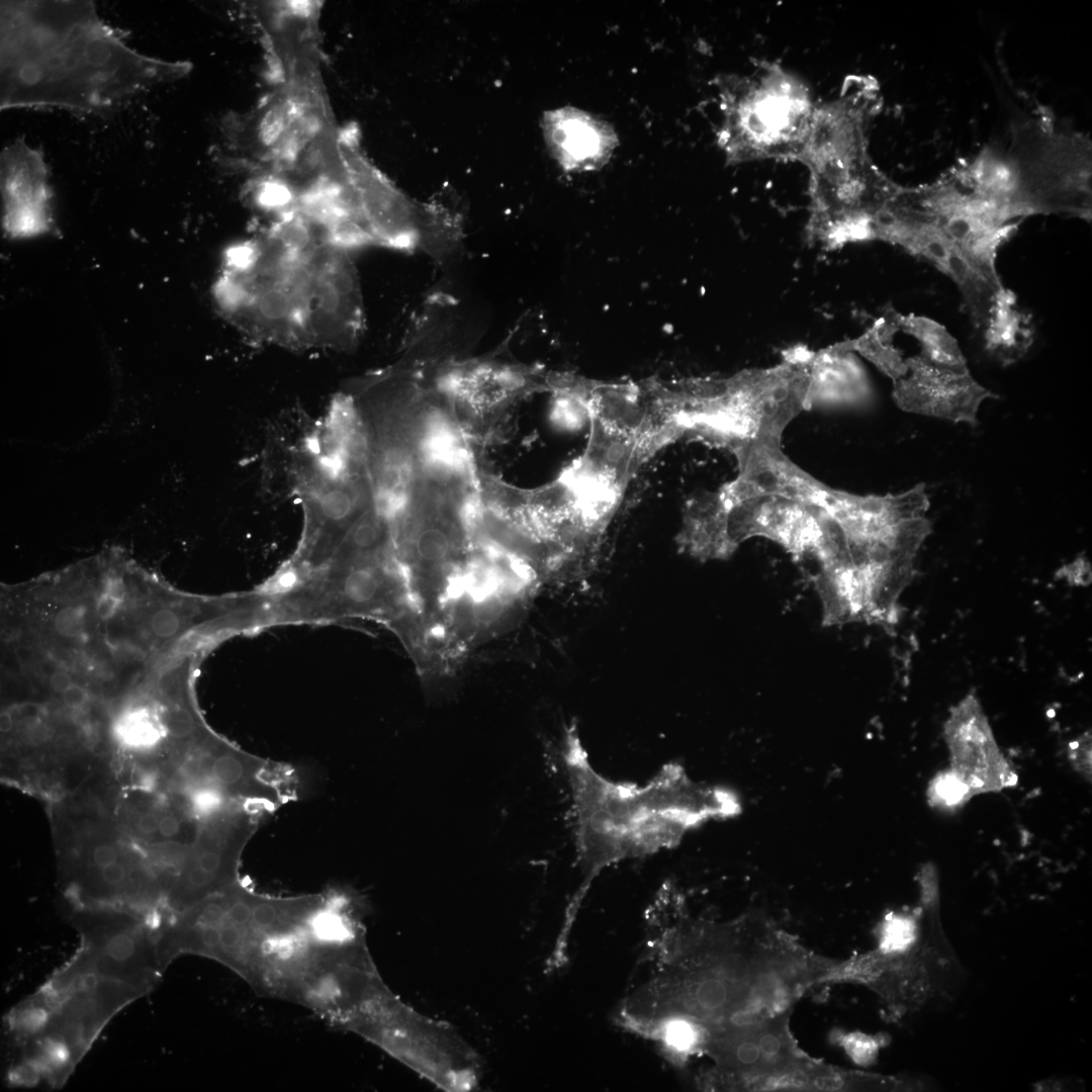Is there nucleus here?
I'll list each match as a JSON object with an SVG mask.
<instances>
[{
  "mask_svg": "<svg viewBox=\"0 0 1092 1092\" xmlns=\"http://www.w3.org/2000/svg\"><path fill=\"white\" fill-rule=\"evenodd\" d=\"M212 294L242 333L288 349L350 350L365 329L350 252L296 216L228 248Z\"/></svg>",
  "mask_w": 1092,
  "mask_h": 1092,
  "instance_id": "f257e3e1",
  "label": "nucleus"
},
{
  "mask_svg": "<svg viewBox=\"0 0 1092 1092\" xmlns=\"http://www.w3.org/2000/svg\"><path fill=\"white\" fill-rule=\"evenodd\" d=\"M190 69L130 49L92 2H1V109L100 111Z\"/></svg>",
  "mask_w": 1092,
  "mask_h": 1092,
  "instance_id": "f03ea898",
  "label": "nucleus"
},
{
  "mask_svg": "<svg viewBox=\"0 0 1092 1092\" xmlns=\"http://www.w3.org/2000/svg\"><path fill=\"white\" fill-rule=\"evenodd\" d=\"M563 760L571 792L575 845L590 875L622 859L677 845L692 829L738 815L731 790L692 780L677 763L645 785L614 782L592 764L576 728H568Z\"/></svg>",
  "mask_w": 1092,
  "mask_h": 1092,
  "instance_id": "7ed1b4c3",
  "label": "nucleus"
},
{
  "mask_svg": "<svg viewBox=\"0 0 1092 1092\" xmlns=\"http://www.w3.org/2000/svg\"><path fill=\"white\" fill-rule=\"evenodd\" d=\"M145 995L69 960L6 1019L15 1055L8 1080L22 1087H62L124 1007Z\"/></svg>",
  "mask_w": 1092,
  "mask_h": 1092,
  "instance_id": "20e7f679",
  "label": "nucleus"
},
{
  "mask_svg": "<svg viewBox=\"0 0 1092 1092\" xmlns=\"http://www.w3.org/2000/svg\"><path fill=\"white\" fill-rule=\"evenodd\" d=\"M318 903V894L270 896L238 882L162 921L163 961L169 967L181 956L202 957L250 985L271 942L306 919Z\"/></svg>",
  "mask_w": 1092,
  "mask_h": 1092,
  "instance_id": "39448f33",
  "label": "nucleus"
},
{
  "mask_svg": "<svg viewBox=\"0 0 1092 1092\" xmlns=\"http://www.w3.org/2000/svg\"><path fill=\"white\" fill-rule=\"evenodd\" d=\"M336 126L320 71L298 72L252 111L223 122V160L254 177L302 165Z\"/></svg>",
  "mask_w": 1092,
  "mask_h": 1092,
  "instance_id": "423d86ee",
  "label": "nucleus"
},
{
  "mask_svg": "<svg viewBox=\"0 0 1092 1092\" xmlns=\"http://www.w3.org/2000/svg\"><path fill=\"white\" fill-rule=\"evenodd\" d=\"M718 144L730 164L796 161L816 104L810 88L778 63H762L721 93Z\"/></svg>",
  "mask_w": 1092,
  "mask_h": 1092,
  "instance_id": "0eeeda50",
  "label": "nucleus"
},
{
  "mask_svg": "<svg viewBox=\"0 0 1092 1092\" xmlns=\"http://www.w3.org/2000/svg\"><path fill=\"white\" fill-rule=\"evenodd\" d=\"M892 198L900 208L938 229L992 284L1003 286L997 256L1023 220L1011 205L979 192L952 171L931 184L900 185Z\"/></svg>",
  "mask_w": 1092,
  "mask_h": 1092,
  "instance_id": "6e6552de",
  "label": "nucleus"
},
{
  "mask_svg": "<svg viewBox=\"0 0 1092 1092\" xmlns=\"http://www.w3.org/2000/svg\"><path fill=\"white\" fill-rule=\"evenodd\" d=\"M873 235L874 241L898 246L947 276L959 289L973 324L985 328L994 296L1003 286L992 284L979 273L938 229L888 201L875 219Z\"/></svg>",
  "mask_w": 1092,
  "mask_h": 1092,
  "instance_id": "1a4fd4ad",
  "label": "nucleus"
},
{
  "mask_svg": "<svg viewBox=\"0 0 1092 1092\" xmlns=\"http://www.w3.org/2000/svg\"><path fill=\"white\" fill-rule=\"evenodd\" d=\"M554 375L524 364L475 359L449 362L432 379L462 420L492 414L536 391H551Z\"/></svg>",
  "mask_w": 1092,
  "mask_h": 1092,
  "instance_id": "9d476101",
  "label": "nucleus"
},
{
  "mask_svg": "<svg viewBox=\"0 0 1092 1092\" xmlns=\"http://www.w3.org/2000/svg\"><path fill=\"white\" fill-rule=\"evenodd\" d=\"M787 1015L710 1029L705 1048L722 1070L762 1088L806 1059L789 1031Z\"/></svg>",
  "mask_w": 1092,
  "mask_h": 1092,
  "instance_id": "9b49d317",
  "label": "nucleus"
},
{
  "mask_svg": "<svg viewBox=\"0 0 1092 1092\" xmlns=\"http://www.w3.org/2000/svg\"><path fill=\"white\" fill-rule=\"evenodd\" d=\"M950 767L971 796L997 793L1017 777L1002 753L983 708L973 694L952 706L943 724Z\"/></svg>",
  "mask_w": 1092,
  "mask_h": 1092,
  "instance_id": "f8f14e48",
  "label": "nucleus"
},
{
  "mask_svg": "<svg viewBox=\"0 0 1092 1092\" xmlns=\"http://www.w3.org/2000/svg\"><path fill=\"white\" fill-rule=\"evenodd\" d=\"M724 499L728 536L736 548L747 539L763 537L782 546L796 561L815 556L822 531L812 504L771 493Z\"/></svg>",
  "mask_w": 1092,
  "mask_h": 1092,
  "instance_id": "ddd939ff",
  "label": "nucleus"
},
{
  "mask_svg": "<svg viewBox=\"0 0 1092 1092\" xmlns=\"http://www.w3.org/2000/svg\"><path fill=\"white\" fill-rule=\"evenodd\" d=\"M906 373L893 382V398L904 412L977 426L979 406L998 396L970 371L957 372L926 360L919 352L904 357Z\"/></svg>",
  "mask_w": 1092,
  "mask_h": 1092,
  "instance_id": "4468645a",
  "label": "nucleus"
},
{
  "mask_svg": "<svg viewBox=\"0 0 1092 1092\" xmlns=\"http://www.w3.org/2000/svg\"><path fill=\"white\" fill-rule=\"evenodd\" d=\"M0 174L6 235L26 239L50 232L53 193L41 152L16 140L2 151Z\"/></svg>",
  "mask_w": 1092,
  "mask_h": 1092,
  "instance_id": "2eb2a0df",
  "label": "nucleus"
},
{
  "mask_svg": "<svg viewBox=\"0 0 1092 1092\" xmlns=\"http://www.w3.org/2000/svg\"><path fill=\"white\" fill-rule=\"evenodd\" d=\"M544 130L553 155L568 172L601 169L618 144L610 124L576 108L549 112Z\"/></svg>",
  "mask_w": 1092,
  "mask_h": 1092,
  "instance_id": "dca6fc26",
  "label": "nucleus"
},
{
  "mask_svg": "<svg viewBox=\"0 0 1092 1092\" xmlns=\"http://www.w3.org/2000/svg\"><path fill=\"white\" fill-rule=\"evenodd\" d=\"M321 2L277 1L255 5L254 14L265 30L281 70L320 59L318 18Z\"/></svg>",
  "mask_w": 1092,
  "mask_h": 1092,
  "instance_id": "f3484780",
  "label": "nucleus"
},
{
  "mask_svg": "<svg viewBox=\"0 0 1092 1092\" xmlns=\"http://www.w3.org/2000/svg\"><path fill=\"white\" fill-rule=\"evenodd\" d=\"M807 369L810 408L815 404H861L872 396L862 364L842 342L818 351L809 350Z\"/></svg>",
  "mask_w": 1092,
  "mask_h": 1092,
  "instance_id": "a211bd4d",
  "label": "nucleus"
},
{
  "mask_svg": "<svg viewBox=\"0 0 1092 1092\" xmlns=\"http://www.w3.org/2000/svg\"><path fill=\"white\" fill-rule=\"evenodd\" d=\"M680 549L702 561L725 559L737 549L728 536V507L720 491L690 500L678 536Z\"/></svg>",
  "mask_w": 1092,
  "mask_h": 1092,
  "instance_id": "6ab92c4d",
  "label": "nucleus"
},
{
  "mask_svg": "<svg viewBox=\"0 0 1092 1092\" xmlns=\"http://www.w3.org/2000/svg\"><path fill=\"white\" fill-rule=\"evenodd\" d=\"M983 333L987 351L1003 366L1020 360L1034 340L1031 315L1019 306L1014 292L1004 286L994 296Z\"/></svg>",
  "mask_w": 1092,
  "mask_h": 1092,
  "instance_id": "aec40b11",
  "label": "nucleus"
},
{
  "mask_svg": "<svg viewBox=\"0 0 1092 1092\" xmlns=\"http://www.w3.org/2000/svg\"><path fill=\"white\" fill-rule=\"evenodd\" d=\"M900 329L916 342L929 362L957 372L969 371L957 340L939 323L913 313H897Z\"/></svg>",
  "mask_w": 1092,
  "mask_h": 1092,
  "instance_id": "412c9836",
  "label": "nucleus"
},
{
  "mask_svg": "<svg viewBox=\"0 0 1092 1092\" xmlns=\"http://www.w3.org/2000/svg\"><path fill=\"white\" fill-rule=\"evenodd\" d=\"M842 343L847 350L860 354L873 363L893 382L906 373L904 354L895 344L889 307L862 335Z\"/></svg>",
  "mask_w": 1092,
  "mask_h": 1092,
  "instance_id": "4be33fe9",
  "label": "nucleus"
},
{
  "mask_svg": "<svg viewBox=\"0 0 1092 1092\" xmlns=\"http://www.w3.org/2000/svg\"><path fill=\"white\" fill-rule=\"evenodd\" d=\"M916 916L908 913H890L880 928L879 950L883 957L907 952L917 938Z\"/></svg>",
  "mask_w": 1092,
  "mask_h": 1092,
  "instance_id": "5701e85b",
  "label": "nucleus"
},
{
  "mask_svg": "<svg viewBox=\"0 0 1092 1092\" xmlns=\"http://www.w3.org/2000/svg\"><path fill=\"white\" fill-rule=\"evenodd\" d=\"M927 798L930 805L953 809L968 802L972 796L968 787L950 769L938 772L929 783Z\"/></svg>",
  "mask_w": 1092,
  "mask_h": 1092,
  "instance_id": "b1692460",
  "label": "nucleus"
},
{
  "mask_svg": "<svg viewBox=\"0 0 1092 1092\" xmlns=\"http://www.w3.org/2000/svg\"><path fill=\"white\" fill-rule=\"evenodd\" d=\"M120 734L124 742L134 747L153 745L159 738L158 728L144 713H133L124 718Z\"/></svg>",
  "mask_w": 1092,
  "mask_h": 1092,
  "instance_id": "393cba45",
  "label": "nucleus"
},
{
  "mask_svg": "<svg viewBox=\"0 0 1092 1092\" xmlns=\"http://www.w3.org/2000/svg\"><path fill=\"white\" fill-rule=\"evenodd\" d=\"M840 1043L850 1059L858 1065H871L877 1058L879 1041L876 1037L861 1033L850 1032L840 1037Z\"/></svg>",
  "mask_w": 1092,
  "mask_h": 1092,
  "instance_id": "a878e982",
  "label": "nucleus"
},
{
  "mask_svg": "<svg viewBox=\"0 0 1092 1092\" xmlns=\"http://www.w3.org/2000/svg\"><path fill=\"white\" fill-rule=\"evenodd\" d=\"M164 722L168 733L176 739L188 738L197 730L194 715L185 707H176L170 710L166 714Z\"/></svg>",
  "mask_w": 1092,
  "mask_h": 1092,
  "instance_id": "bb28decb",
  "label": "nucleus"
},
{
  "mask_svg": "<svg viewBox=\"0 0 1092 1092\" xmlns=\"http://www.w3.org/2000/svg\"><path fill=\"white\" fill-rule=\"evenodd\" d=\"M1068 756L1071 764L1082 777L1091 780V734L1083 733L1069 744Z\"/></svg>",
  "mask_w": 1092,
  "mask_h": 1092,
  "instance_id": "cd10ccee",
  "label": "nucleus"
},
{
  "mask_svg": "<svg viewBox=\"0 0 1092 1092\" xmlns=\"http://www.w3.org/2000/svg\"><path fill=\"white\" fill-rule=\"evenodd\" d=\"M85 625V611L81 607H66L55 617V627L64 636L79 635Z\"/></svg>",
  "mask_w": 1092,
  "mask_h": 1092,
  "instance_id": "c85d7f7f",
  "label": "nucleus"
},
{
  "mask_svg": "<svg viewBox=\"0 0 1092 1092\" xmlns=\"http://www.w3.org/2000/svg\"><path fill=\"white\" fill-rule=\"evenodd\" d=\"M1059 572H1063L1064 576L1068 577L1070 582L1080 584L1088 581V575L1090 576V566L1086 558H1077L1073 563L1068 564L1061 568Z\"/></svg>",
  "mask_w": 1092,
  "mask_h": 1092,
  "instance_id": "c756f323",
  "label": "nucleus"
},
{
  "mask_svg": "<svg viewBox=\"0 0 1092 1092\" xmlns=\"http://www.w3.org/2000/svg\"><path fill=\"white\" fill-rule=\"evenodd\" d=\"M118 585H110L108 590L101 596L97 604V613L102 619H108L116 612L120 595L118 592Z\"/></svg>",
  "mask_w": 1092,
  "mask_h": 1092,
  "instance_id": "7c9ffc66",
  "label": "nucleus"
},
{
  "mask_svg": "<svg viewBox=\"0 0 1092 1092\" xmlns=\"http://www.w3.org/2000/svg\"><path fill=\"white\" fill-rule=\"evenodd\" d=\"M117 851L109 844L97 845L92 854L93 866L97 871L117 861Z\"/></svg>",
  "mask_w": 1092,
  "mask_h": 1092,
  "instance_id": "2f4dec72",
  "label": "nucleus"
},
{
  "mask_svg": "<svg viewBox=\"0 0 1092 1092\" xmlns=\"http://www.w3.org/2000/svg\"><path fill=\"white\" fill-rule=\"evenodd\" d=\"M87 692L80 686L72 685L63 693L65 704L73 709L82 707L87 701Z\"/></svg>",
  "mask_w": 1092,
  "mask_h": 1092,
  "instance_id": "473e14b6",
  "label": "nucleus"
},
{
  "mask_svg": "<svg viewBox=\"0 0 1092 1092\" xmlns=\"http://www.w3.org/2000/svg\"><path fill=\"white\" fill-rule=\"evenodd\" d=\"M158 829L164 837H173L179 833L180 823L176 817L167 815L160 820Z\"/></svg>",
  "mask_w": 1092,
  "mask_h": 1092,
  "instance_id": "72a5a7b5",
  "label": "nucleus"
},
{
  "mask_svg": "<svg viewBox=\"0 0 1092 1092\" xmlns=\"http://www.w3.org/2000/svg\"><path fill=\"white\" fill-rule=\"evenodd\" d=\"M159 823L157 816L149 812L140 817L138 828L145 834H151L159 828Z\"/></svg>",
  "mask_w": 1092,
  "mask_h": 1092,
  "instance_id": "f704fd0d",
  "label": "nucleus"
},
{
  "mask_svg": "<svg viewBox=\"0 0 1092 1092\" xmlns=\"http://www.w3.org/2000/svg\"><path fill=\"white\" fill-rule=\"evenodd\" d=\"M52 689L57 693H64L73 684L71 677L64 671L55 672L50 678Z\"/></svg>",
  "mask_w": 1092,
  "mask_h": 1092,
  "instance_id": "c9c22d12",
  "label": "nucleus"
},
{
  "mask_svg": "<svg viewBox=\"0 0 1092 1092\" xmlns=\"http://www.w3.org/2000/svg\"><path fill=\"white\" fill-rule=\"evenodd\" d=\"M13 720L8 712H2L0 717V729L2 732L7 733L12 729Z\"/></svg>",
  "mask_w": 1092,
  "mask_h": 1092,
  "instance_id": "e433bc0d",
  "label": "nucleus"
},
{
  "mask_svg": "<svg viewBox=\"0 0 1092 1092\" xmlns=\"http://www.w3.org/2000/svg\"><path fill=\"white\" fill-rule=\"evenodd\" d=\"M46 729L40 726L35 727V729H33L30 735L31 741L35 744L41 743L46 739Z\"/></svg>",
  "mask_w": 1092,
  "mask_h": 1092,
  "instance_id": "4c0bfd02",
  "label": "nucleus"
}]
</instances>
